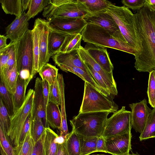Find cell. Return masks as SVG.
Wrapping results in <instances>:
<instances>
[{"mask_svg": "<svg viewBox=\"0 0 155 155\" xmlns=\"http://www.w3.org/2000/svg\"><path fill=\"white\" fill-rule=\"evenodd\" d=\"M134 26L141 50L135 55L134 67L140 72L155 70V12L144 6L134 15Z\"/></svg>", "mask_w": 155, "mask_h": 155, "instance_id": "cell-1", "label": "cell"}, {"mask_svg": "<svg viewBox=\"0 0 155 155\" xmlns=\"http://www.w3.org/2000/svg\"><path fill=\"white\" fill-rule=\"evenodd\" d=\"M81 34L82 40L87 43L117 49L134 56L137 52L127 41L114 37L108 31L96 25L87 24Z\"/></svg>", "mask_w": 155, "mask_h": 155, "instance_id": "cell-2", "label": "cell"}, {"mask_svg": "<svg viewBox=\"0 0 155 155\" xmlns=\"http://www.w3.org/2000/svg\"><path fill=\"white\" fill-rule=\"evenodd\" d=\"M110 113L112 112L109 111L79 113L70 120L72 130L86 137L101 136Z\"/></svg>", "mask_w": 155, "mask_h": 155, "instance_id": "cell-3", "label": "cell"}, {"mask_svg": "<svg viewBox=\"0 0 155 155\" xmlns=\"http://www.w3.org/2000/svg\"><path fill=\"white\" fill-rule=\"evenodd\" d=\"M106 10L115 21L125 40L136 50L135 56L139 54L141 48L134 28V14L124 6H118L112 3Z\"/></svg>", "mask_w": 155, "mask_h": 155, "instance_id": "cell-4", "label": "cell"}, {"mask_svg": "<svg viewBox=\"0 0 155 155\" xmlns=\"http://www.w3.org/2000/svg\"><path fill=\"white\" fill-rule=\"evenodd\" d=\"M118 109L117 106L110 97L84 82L83 97L79 113L109 111L114 113Z\"/></svg>", "mask_w": 155, "mask_h": 155, "instance_id": "cell-5", "label": "cell"}, {"mask_svg": "<svg viewBox=\"0 0 155 155\" xmlns=\"http://www.w3.org/2000/svg\"><path fill=\"white\" fill-rule=\"evenodd\" d=\"M34 95V90L30 89L28 90L23 105L11 118L10 126L7 134L14 147L19 145L22 129L32 110Z\"/></svg>", "mask_w": 155, "mask_h": 155, "instance_id": "cell-6", "label": "cell"}, {"mask_svg": "<svg viewBox=\"0 0 155 155\" xmlns=\"http://www.w3.org/2000/svg\"><path fill=\"white\" fill-rule=\"evenodd\" d=\"M132 128L131 112L122 106L107 119L102 136L105 139L131 131Z\"/></svg>", "mask_w": 155, "mask_h": 155, "instance_id": "cell-7", "label": "cell"}, {"mask_svg": "<svg viewBox=\"0 0 155 155\" xmlns=\"http://www.w3.org/2000/svg\"><path fill=\"white\" fill-rule=\"evenodd\" d=\"M16 66L19 74L27 70L31 73L33 60L31 30H28L22 37L15 43Z\"/></svg>", "mask_w": 155, "mask_h": 155, "instance_id": "cell-8", "label": "cell"}, {"mask_svg": "<svg viewBox=\"0 0 155 155\" xmlns=\"http://www.w3.org/2000/svg\"><path fill=\"white\" fill-rule=\"evenodd\" d=\"M83 19L87 24L99 25L108 31L114 37L126 41L115 21L106 9L94 13H88Z\"/></svg>", "mask_w": 155, "mask_h": 155, "instance_id": "cell-9", "label": "cell"}, {"mask_svg": "<svg viewBox=\"0 0 155 155\" xmlns=\"http://www.w3.org/2000/svg\"><path fill=\"white\" fill-rule=\"evenodd\" d=\"M88 13L79 0H71L70 2L56 8L45 18L47 21L55 18H83Z\"/></svg>", "mask_w": 155, "mask_h": 155, "instance_id": "cell-10", "label": "cell"}, {"mask_svg": "<svg viewBox=\"0 0 155 155\" xmlns=\"http://www.w3.org/2000/svg\"><path fill=\"white\" fill-rule=\"evenodd\" d=\"M48 21L51 28L68 35L81 33L87 25L83 18H55Z\"/></svg>", "mask_w": 155, "mask_h": 155, "instance_id": "cell-11", "label": "cell"}, {"mask_svg": "<svg viewBox=\"0 0 155 155\" xmlns=\"http://www.w3.org/2000/svg\"><path fill=\"white\" fill-rule=\"evenodd\" d=\"M147 102L144 98L140 102L129 104L131 109L132 127L136 132L141 133L143 130L152 110L147 105Z\"/></svg>", "mask_w": 155, "mask_h": 155, "instance_id": "cell-12", "label": "cell"}, {"mask_svg": "<svg viewBox=\"0 0 155 155\" xmlns=\"http://www.w3.org/2000/svg\"><path fill=\"white\" fill-rule=\"evenodd\" d=\"M131 132L105 139L107 153L119 155L129 153L131 149Z\"/></svg>", "mask_w": 155, "mask_h": 155, "instance_id": "cell-13", "label": "cell"}, {"mask_svg": "<svg viewBox=\"0 0 155 155\" xmlns=\"http://www.w3.org/2000/svg\"><path fill=\"white\" fill-rule=\"evenodd\" d=\"M78 50L82 60L91 65L102 77L106 83L111 95H117L118 91L113 73H109L105 71L89 54L84 48L81 46L78 49Z\"/></svg>", "mask_w": 155, "mask_h": 155, "instance_id": "cell-14", "label": "cell"}, {"mask_svg": "<svg viewBox=\"0 0 155 155\" xmlns=\"http://www.w3.org/2000/svg\"><path fill=\"white\" fill-rule=\"evenodd\" d=\"M34 88L32 118L41 119L45 127H46L48 126L46 119V108L43 94L42 80L39 77L35 79Z\"/></svg>", "mask_w": 155, "mask_h": 155, "instance_id": "cell-15", "label": "cell"}, {"mask_svg": "<svg viewBox=\"0 0 155 155\" xmlns=\"http://www.w3.org/2000/svg\"><path fill=\"white\" fill-rule=\"evenodd\" d=\"M84 48L105 71L109 73H113L114 66L106 47L87 43Z\"/></svg>", "mask_w": 155, "mask_h": 155, "instance_id": "cell-16", "label": "cell"}, {"mask_svg": "<svg viewBox=\"0 0 155 155\" xmlns=\"http://www.w3.org/2000/svg\"><path fill=\"white\" fill-rule=\"evenodd\" d=\"M28 21L25 12L5 28L6 36L10 40V42H16L29 30Z\"/></svg>", "mask_w": 155, "mask_h": 155, "instance_id": "cell-17", "label": "cell"}, {"mask_svg": "<svg viewBox=\"0 0 155 155\" xmlns=\"http://www.w3.org/2000/svg\"><path fill=\"white\" fill-rule=\"evenodd\" d=\"M38 20L40 30L39 71L44 65L48 63L50 57L49 54L48 49L49 22L47 20L41 18H38Z\"/></svg>", "mask_w": 155, "mask_h": 155, "instance_id": "cell-18", "label": "cell"}, {"mask_svg": "<svg viewBox=\"0 0 155 155\" xmlns=\"http://www.w3.org/2000/svg\"><path fill=\"white\" fill-rule=\"evenodd\" d=\"M51 57L56 65L61 64L74 66L81 68L90 75L79 55L78 49L67 53L59 52Z\"/></svg>", "mask_w": 155, "mask_h": 155, "instance_id": "cell-19", "label": "cell"}, {"mask_svg": "<svg viewBox=\"0 0 155 155\" xmlns=\"http://www.w3.org/2000/svg\"><path fill=\"white\" fill-rule=\"evenodd\" d=\"M62 71L72 72L80 78L85 82H87L97 91L105 96L110 97L111 94L103 89L89 74L81 68L73 66L66 65L61 64L57 65Z\"/></svg>", "mask_w": 155, "mask_h": 155, "instance_id": "cell-20", "label": "cell"}, {"mask_svg": "<svg viewBox=\"0 0 155 155\" xmlns=\"http://www.w3.org/2000/svg\"><path fill=\"white\" fill-rule=\"evenodd\" d=\"M68 35L52 29L49 26L48 37V49L50 57L59 52L66 37Z\"/></svg>", "mask_w": 155, "mask_h": 155, "instance_id": "cell-21", "label": "cell"}, {"mask_svg": "<svg viewBox=\"0 0 155 155\" xmlns=\"http://www.w3.org/2000/svg\"><path fill=\"white\" fill-rule=\"evenodd\" d=\"M31 30L33 54V60L31 76L33 78L39 71V62L40 54L39 40V27L38 18L35 21Z\"/></svg>", "mask_w": 155, "mask_h": 155, "instance_id": "cell-22", "label": "cell"}, {"mask_svg": "<svg viewBox=\"0 0 155 155\" xmlns=\"http://www.w3.org/2000/svg\"><path fill=\"white\" fill-rule=\"evenodd\" d=\"M58 79L61 97V127L58 129L60 133V136L65 139L68 134L66 116L65 109L64 98V86L63 77L62 74H58Z\"/></svg>", "mask_w": 155, "mask_h": 155, "instance_id": "cell-23", "label": "cell"}, {"mask_svg": "<svg viewBox=\"0 0 155 155\" xmlns=\"http://www.w3.org/2000/svg\"><path fill=\"white\" fill-rule=\"evenodd\" d=\"M46 116L48 126L58 129L61 126V117L59 106L49 102L46 109Z\"/></svg>", "mask_w": 155, "mask_h": 155, "instance_id": "cell-24", "label": "cell"}, {"mask_svg": "<svg viewBox=\"0 0 155 155\" xmlns=\"http://www.w3.org/2000/svg\"><path fill=\"white\" fill-rule=\"evenodd\" d=\"M58 136L49 126L46 127L43 143L45 155H55L58 146L57 141Z\"/></svg>", "mask_w": 155, "mask_h": 155, "instance_id": "cell-25", "label": "cell"}, {"mask_svg": "<svg viewBox=\"0 0 155 155\" xmlns=\"http://www.w3.org/2000/svg\"><path fill=\"white\" fill-rule=\"evenodd\" d=\"M27 87L25 80L18 75L15 91L12 94L15 113L20 108L24 102Z\"/></svg>", "mask_w": 155, "mask_h": 155, "instance_id": "cell-26", "label": "cell"}, {"mask_svg": "<svg viewBox=\"0 0 155 155\" xmlns=\"http://www.w3.org/2000/svg\"><path fill=\"white\" fill-rule=\"evenodd\" d=\"M2 8L6 14L20 17L23 11L22 0H0Z\"/></svg>", "mask_w": 155, "mask_h": 155, "instance_id": "cell-27", "label": "cell"}, {"mask_svg": "<svg viewBox=\"0 0 155 155\" xmlns=\"http://www.w3.org/2000/svg\"><path fill=\"white\" fill-rule=\"evenodd\" d=\"M82 39V35L81 33L68 35L59 52L67 53L73 50L78 49L81 46V42Z\"/></svg>", "mask_w": 155, "mask_h": 155, "instance_id": "cell-28", "label": "cell"}, {"mask_svg": "<svg viewBox=\"0 0 155 155\" xmlns=\"http://www.w3.org/2000/svg\"><path fill=\"white\" fill-rule=\"evenodd\" d=\"M66 148L69 155H81V147L79 135L72 130L65 138Z\"/></svg>", "mask_w": 155, "mask_h": 155, "instance_id": "cell-29", "label": "cell"}, {"mask_svg": "<svg viewBox=\"0 0 155 155\" xmlns=\"http://www.w3.org/2000/svg\"><path fill=\"white\" fill-rule=\"evenodd\" d=\"M35 142L31 134V129L24 140L17 147H14V155H31Z\"/></svg>", "mask_w": 155, "mask_h": 155, "instance_id": "cell-30", "label": "cell"}, {"mask_svg": "<svg viewBox=\"0 0 155 155\" xmlns=\"http://www.w3.org/2000/svg\"><path fill=\"white\" fill-rule=\"evenodd\" d=\"M78 135L80 144L81 155H89L96 152V142L98 137H88Z\"/></svg>", "mask_w": 155, "mask_h": 155, "instance_id": "cell-31", "label": "cell"}, {"mask_svg": "<svg viewBox=\"0 0 155 155\" xmlns=\"http://www.w3.org/2000/svg\"><path fill=\"white\" fill-rule=\"evenodd\" d=\"M139 137L141 141L155 137V107L150 114L145 127Z\"/></svg>", "mask_w": 155, "mask_h": 155, "instance_id": "cell-32", "label": "cell"}, {"mask_svg": "<svg viewBox=\"0 0 155 155\" xmlns=\"http://www.w3.org/2000/svg\"><path fill=\"white\" fill-rule=\"evenodd\" d=\"M88 13H94L106 9L111 2L105 0H79Z\"/></svg>", "mask_w": 155, "mask_h": 155, "instance_id": "cell-33", "label": "cell"}, {"mask_svg": "<svg viewBox=\"0 0 155 155\" xmlns=\"http://www.w3.org/2000/svg\"><path fill=\"white\" fill-rule=\"evenodd\" d=\"M0 99L7 109L11 118L15 114L12 94L6 89L3 82L0 80Z\"/></svg>", "mask_w": 155, "mask_h": 155, "instance_id": "cell-34", "label": "cell"}, {"mask_svg": "<svg viewBox=\"0 0 155 155\" xmlns=\"http://www.w3.org/2000/svg\"><path fill=\"white\" fill-rule=\"evenodd\" d=\"M58 71L55 66L48 63L42 67L38 73L41 80L47 81L50 86L58 78Z\"/></svg>", "mask_w": 155, "mask_h": 155, "instance_id": "cell-35", "label": "cell"}, {"mask_svg": "<svg viewBox=\"0 0 155 155\" xmlns=\"http://www.w3.org/2000/svg\"><path fill=\"white\" fill-rule=\"evenodd\" d=\"M18 75L16 64L12 69L6 73L2 81L6 89L12 94L15 91Z\"/></svg>", "mask_w": 155, "mask_h": 155, "instance_id": "cell-36", "label": "cell"}, {"mask_svg": "<svg viewBox=\"0 0 155 155\" xmlns=\"http://www.w3.org/2000/svg\"><path fill=\"white\" fill-rule=\"evenodd\" d=\"M49 0H30L26 13L28 21L41 12L48 5Z\"/></svg>", "mask_w": 155, "mask_h": 155, "instance_id": "cell-37", "label": "cell"}, {"mask_svg": "<svg viewBox=\"0 0 155 155\" xmlns=\"http://www.w3.org/2000/svg\"><path fill=\"white\" fill-rule=\"evenodd\" d=\"M41 120L38 118H32L31 122V134L35 142L41 138L45 130Z\"/></svg>", "mask_w": 155, "mask_h": 155, "instance_id": "cell-38", "label": "cell"}, {"mask_svg": "<svg viewBox=\"0 0 155 155\" xmlns=\"http://www.w3.org/2000/svg\"><path fill=\"white\" fill-rule=\"evenodd\" d=\"M1 151L5 155H14V147L4 129L0 127Z\"/></svg>", "mask_w": 155, "mask_h": 155, "instance_id": "cell-39", "label": "cell"}, {"mask_svg": "<svg viewBox=\"0 0 155 155\" xmlns=\"http://www.w3.org/2000/svg\"><path fill=\"white\" fill-rule=\"evenodd\" d=\"M14 43L10 42L7 47L0 50V75L1 80L2 81L4 79L5 67Z\"/></svg>", "mask_w": 155, "mask_h": 155, "instance_id": "cell-40", "label": "cell"}, {"mask_svg": "<svg viewBox=\"0 0 155 155\" xmlns=\"http://www.w3.org/2000/svg\"><path fill=\"white\" fill-rule=\"evenodd\" d=\"M147 94L148 102L152 107H155V70L149 73Z\"/></svg>", "mask_w": 155, "mask_h": 155, "instance_id": "cell-41", "label": "cell"}, {"mask_svg": "<svg viewBox=\"0 0 155 155\" xmlns=\"http://www.w3.org/2000/svg\"><path fill=\"white\" fill-rule=\"evenodd\" d=\"M49 101L58 106L61 105V93L58 77L54 83L50 86Z\"/></svg>", "mask_w": 155, "mask_h": 155, "instance_id": "cell-42", "label": "cell"}, {"mask_svg": "<svg viewBox=\"0 0 155 155\" xmlns=\"http://www.w3.org/2000/svg\"><path fill=\"white\" fill-rule=\"evenodd\" d=\"M11 120L9 114L0 99V127L4 129L7 134L10 126Z\"/></svg>", "mask_w": 155, "mask_h": 155, "instance_id": "cell-43", "label": "cell"}, {"mask_svg": "<svg viewBox=\"0 0 155 155\" xmlns=\"http://www.w3.org/2000/svg\"><path fill=\"white\" fill-rule=\"evenodd\" d=\"M89 74L106 91L110 94L109 89L101 75L88 64L83 61Z\"/></svg>", "mask_w": 155, "mask_h": 155, "instance_id": "cell-44", "label": "cell"}, {"mask_svg": "<svg viewBox=\"0 0 155 155\" xmlns=\"http://www.w3.org/2000/svg\"><path fill=\"white\" fill-rule=\"evenodd\" d=\"M145 0H123L124 6L134 11H137L144 6Z\"/></svg>", "mask_w": 155, "mask_h": 155, "instance_id": "cell-45", "label": "cell"}, {"mask_svg": "<svg viewBox=\"0 0 155 155\" xmlns=\"http://www.w3.org/2000/svg\"><path fill=\"white\" fill-rule=\"evenodd\" d=\"M45 131L39 140L35 142L31 155H45L43 143Z\"/></svg>", "mask_w": 155, "mask_h": 155, "instance_id": "cell-46", "label": "cell"}, {"mask_svg": "<svg viewBox=\"0 0 155 155\" xmlns=\"http://www.w3.org/2000/svg\"><path fill=\"white\" fill-rule=\"evenodd\" d=\"M16 64L15 52L14 43V44L12 48L10 55L5 67L4 73V78L6 73L8 71L12 69Z\"/></svg>", "mask_w": 155, "mask_h": 155, "instance_id": "cell-47", "label": "cell"}, {"mask_svg": "<svg viewBox=\"0 0 155 155\" xmlns=\"http://www.w3.org/2000/svg\"><path fill=\"white\" fill-rule=\"evenodd\" d=\"M32 117L31 111L28 116L22 129L20 138L19 144L24 140L28 132L30 130Z\"/></svg>", "mask_w": 155, "mask_h": 155, "instance_id": "cell-48", "label": "cell"}, {"mask_svg": "<svg viewBox=\"0 0 155 155\" xmlns=\"http://www.w3.org/2000/svg\"><path fill=\"white\" fill-rule=\"evenodd\" d=\"M43 94L44 98L45 104L46 109L49 102L50 93V85L46 80H42Z\"/></svg>", "mask_w": 155, "mask_h": 155, "instance_id": "cell-49", "label": "cell"}, {"mask_svg": "<svg viewBox=\"0 0 155 155\" xmlns=\"http://www.w3.org/2000/svg\"><path fill=\"white\" fill-rule=\"evenodd\" d=\"M96 152L107 153L105 139L102 136L97 137L96 142Z\"/></svg>", "mask_w": 155, "mask_h": 155, "instance_id": "cell-50", "label": "cell"}, {"mask_svg": "<svg viewBox=\"0 0 155 155\" xmlns=\"http://www.w3.org/2000/svg\"><path fill=\"white\" fill-rule=\"evenodd\" d=\"M18 75L25 80L27 86L30 81L32 78L31 76V72L27 70H22L20 72Z\"/></svg>", "mask_w": 155, "mask_h": 155, "instance_id": "cell-51", "label": "cell"}, {"mask_svg": "<svg viewBox=\"0 0 155 155\" xmlns=\"http://www.w3.org/2000/svg\"><path fill=\"white\" fill-rule=\"evenodd\" d=\"M55 155H69L67 151L65 141L61 144H58Z\"/></svg>", "mask_w": 155, "mask_h": 155, "instance_id": "cell-52", "label": "cell"}, {"mask_svg": "<svg viewBox=\"0 0 155 155\" xmlns=\"http://www.w3.org/2000/svg\"><path fill=\"white\" fill-rule=\"evenodd\" d=\"M144 6L155 12V0H145Z\"/></svg>", "mask_w": 155, "mask_h": 155, "instance_id": "cell-53", "label": "cell"}, {"mask_svg": "<svg viewBox=\"0 0 155 155\" xmlns=\"http://www.w3.org/2000/svg\"><path fill=\"white\" fill-rule=\"evenodd\" d=\"M8 38L4 35H0V50L7 47L8 44L6 43Z\"/></svg>", "mask_w": 155, "mask_h": 155, "instance_id": "cell-54", "label": "cell"}, {"mask_svg": "<svg viewBox=\"0 0 155 155\" xmlns=\"http://www.w3.org/2000/svg\"><path fill=\"white\" fill-rule=\"evenodd\" d=\"M30 0H22L24 12L28 9Z\"/></svg>", "mask_w": 155, "mask_h": 155, "instance_id": "cell-55", "label": "cell"}, {"mask_svg": "<svg viewBox=\"0 0 155 155\" xmlns=\"http://www.w3.org/2000/svg\"><path fill=\"white\" fill-rule=\"evenodd\" d=\"M129 155H140L137 153H132L131 154H130Z\"/></svg>", "mask_w": 155, "mask_h": 155, "instance_id": "cell-56", "label": "cell"}, {"mask_svg": "<svg viewBox=\"0 0 155 155\" xmlns=\"http://www.w3.org/2000/svg\"><path fill=\"white\" fill-rule=\"evenodd\" d=\"M129 154H130V153H126V154H124L119 155H129Z\"/></svg>", "mask_w": 155, "mask_h": 155, "instance_id": "cell-57", "label": "cell"}, {"mask_svg": "<svg viewBox=\"0 0 155 155\" xmlns=\"http://www.w3.org/2000/svg\"><path fill=\"white\" fill-rule=\"evenodd\" d=\"M1 153L2 155H5L1 151Z\"/></svg>", "mask_w": 155, "mask_h": 155, "instance_id": "cell-58", "label": "cell"}, {"mask_svg": "<svg viewBox=\"0 0 155 155\" xmlns=\"http://www.w3.org/2000/svg\"><path fill=\"white\" fill-rule=\"evenodd\" d=\"M96 155H104V154H97Z\"/></svg>", "mask_w": 155, "mask_h": 155, "instance_id": "cell-59", "label": "cell"}, {"mask_svg": "<svg viewBox=\"0 0 155 155\" xmlns=\"http://www.w3.org/2000/svg\"></svg>", "mask_w": 155, "mask_h": 155, "instance_id": "cell-60", "label": "cell"}]
</instances>
